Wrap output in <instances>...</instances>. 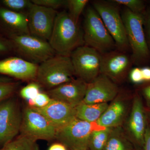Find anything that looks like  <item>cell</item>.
Masks as SVG:
<instances>
[{
  "mask_svg": "<svg viewBox=\"0 0 150 150\" xmlns=\"http://www.w3.org/2000/svg\"><path fill=\"white\" fill-rule=\"evenodd\" d=\"M93 8L97 12L118 51L125 52L129 47L125 25L117 6L108 2H93Z\"/></svg>",
  "mask_w": 150,
  "mask_h": 150,
  "instance_id": "5",
  "label": "cell"
},
{
  "mask_svg": "<svg viewBox=\"0 0 150 150\" xmlns=\"http://www.w3.org/2000/svg\"><path fill=\"white\" fill-rule=\"evenodd\" d=\"M48 150H68L67 148L62 143H56L50 146Z\"/></svg>",
  "mask_w": 150,
  "mask_h": 150,
  "instance_id": "35",
  "label": "cell"
},
{
  "mask_svg": "<svg viewBox=\"0 0 150 150\" xmlns=\"http://www.w3.org/2000/svg\"><path fill=\"white\" fill-rule=\"evenodd\" d=\"M148 33L149 37L150 38V15L148 21Z\"/></svg>",
  "mask_w": 150,
  "mask_h": 150,
  "instance_id": "37",
  "label": "cell"
},
{
  "mask_svg": "<svg viewBox=\"0 0 150 150\" xmlns=\"http://www.w3.org/2000/svg\"><path fill=\"white\" fill-rule=\"evenodd\" d=\"M40 86L37 83H31L23 87L20 91L21 96L28 101L33 100L40 93Z\"/></svg>",
  "mask_w": 150,
  "mask_h": 150,
  "instance_id": "28",
  "label": "cell"
},
{
  "mask_svg": "<svg viewBox=\"0 0 150 150\" xmlns=\"http://www.w3.org/2000/svg\"><path fill=\"white\" fill-rule=\"evenodd\" d=\"M88 83L78 78L48 90L47 94L51 99L64 103L72 107H76L83 101Z\"/></svg>",
  "mask_w": 150,
  "mask_h": 150,
  "instance_id": "15",
  "label": "cell"
},
{
  "mask_svg": "<svg viewBox=\"0 0 150 150\" xmlns=\"http://www.w3.org/2000/svg\"><path fill=\"white\" fill-rule=\"evenodd\" d=\"M38 65L21 58L13 57L0 61V74L22 81L35 80Z\"/></svg>",
  "mask_w": 150,
  "mask_h": 150,
  "instance_id": "17",
  "label": "cell"
},
{
  "mask_svg": "<svg viewBox=\"0 0 150 150\" xmlns=\"http://www.w3.org/2000/svg\"><path fill=\"white\" fill-rule=\"evenodd\" d=\"M142 93L145 98L147 105L150 107V84L146 86L143 88Z\"/></svg>",
  "mask_w": 150,
  "mask_h": 150,
  "instance_id": "33",
  "label": "cell"
},
{
  "mask_svg": "<svg viewBox=\"0 0 150 150\" xmlns=\"http://www.w3.org/2000/svg\"><path fill=\"white\" fill-rule=\"evenodd\" d=\"M1 3L8 9L27 14L33 4L29 0H3Z\"/></svg>",
  "mask_w": 150,
  "mask_h": 150,
  "instance_id": "25",
  "label": "cell"
},
{
  "mask_svg": "<svg viewBox=\"0 0 150 150\" xmlns=\"http://www.w3.org/2000/svg\"><path fill=\"white\" fill-rule=\"evenodd\" d=\"M11 39L21 58L36 64L56 55L48 41L30 34L11 35Z\"/></svg>",
  "mask_w": 150,
  "mask_h": 150,
  "instance_id": "6",
  "label": "cell"
},
{
  "mask_svg": "<svg viewBox=\"0 0 150 150\" xmlns=\"http://www.w3.org/2000/svg\"><path fill=\"white\" fill-rule=\"evenodd\" d=\"M149 43H150V40Z\"/></svg>",
  "mask_w": 150,
  "mask_h": 150,
  "instance_id": "40",
  "label": "cell"
},
{
  "mask_svg": "<svg viewBox=\"0 0 150 150\" xmlns=\"http://www.w3.org/2000/svg\"><path fill=\"white\" fill-rule=\"evenodd\" d=\"M84 45L102 54L112 51L115 44L101 18L92 7L86 11L83 24Z\"/></svg>",
  "mask_w": 150,
  "mask_h": 150,
  "instance_id": "3",
  "label": "cell"
},
{
  "mask_svg": "<svg viewBox=\"0 0 150 150\" xmlns=\"http://www.w3.org/2000/svg\"><path fill=\"white\" fill-rule=\"evenodd\" d=\"M146 115L142 99L139 96H135L126 130L129 139L132 144L143 149L145 132L148 124Z\"/></svg>",
  "mask_w": 150,
  "mask_h": 150,
  "instance_id": "14",
  "label": "cell"
},
{
  "mask_svg": "<svg viewBox=\"0 0 150 150\" xmlns=\"http://www.w3.org/2000/svg\"><path fill=\"white\" fill-rule=\"evenodd\" d=\"M48 43L56 55L70 56L73 51L84 45L83 32L68 12L58 13Z\"/></svg>",
  "mask_w": 150,
  "mask_h": 150,
  "instance_id": "1",
  "label": "cell"
},
{
  "mask_svg": "<svg viewBox=\"0 0 150 150\" xmlns=\"http://www.w3.org/2000/svg\"><path fill=\"white\" fill-rule=\"evenodd\" d=\"M89 150V149H82V150Z\"/></svg>",
  "mask_w": 150,
  "mask_h": 150,
  "instance_id": "38",
  "label": "cell"
},
{
  "mask_svg": "<svg viewBox=\"0 0 150 150\" xmlns=\"http://www.w3.org/2000/svg\"><path fill=\"white\" fill-rule=\"evenodd\" d=\"M58 130L44 116L30 107L22 113L20 132L33 139L51 140L56 139Z\"/></svg>",
  "mask_w": 150,
  "mask_h": 150,
  "instance_id": "8",
  "label": "cell"
},
{
  "mask_svg": "<svg viewBox=\"0 0 150 150\" xmlns=\"http://www.w3.org/2000/svg\"><path fill=\"white\" fill-rule=\"evenodd\" d=\"M22 113L15 100L0 102V147L13 140L20 132Z\"/></svg>",
  "mask_w": 150,
  "mask_h": 150,
  "instance_id": "9",
  "label": "cell"
},
{
  "mask_svg": "<svg viewBox=\"0 0 150 150\" xmlns=\"http://www.w3.org/2000/svg\"><path fill=\"white\" fill-rule=\"evenodd\" d=\"M0 18L13 30L12 35L30 34L27 14L0 8Z\"/></svg>",
  "mask_w": 150,
  "mask_h": 150,
  "instance_id": "19",
  "label": "cell"
},
{
  "mask_svg": "<svg viewBox=\"0 0 150 150\" xmlns=\"http://www.w3.org/2000/svg\"><path fill=\"white\" fill-rule=\"evenodd\" d=\"M131 141L120 127L112 128L103 150H133Z\"/></svg>",
  "mask_w": 150,
  "mask_h": 150,
  "instance_id": "21",
  "label": "cell"
},
{
  "mask_svg": "<svg viewBox=\"0 0 150 150\" xmlns=\"http://www.w3.org/2000/svg\"><path fill=\"white\" fill-rule=\"evenodd\" d=\"M129 77L131 81L134 83H141L144 82L141 68L136 67L131 69Z\"/></svg>",
  "mask_w": 150,
  "mask_h": 150,
  "instance_id": "31",
  "label": "cell"
},
{
  "mask_svg": "<svg viewBox=\"0 0 150 150\" xmlns=\"http://www.w3.org/2000/svg\"><path fill=\"white\" fill-rule=\"evenodd\" d=\"M112 128L94 129L92 131L88 142L89 150H103Z\"/></svg>",
  "mask_w": 150,
  "mask_h": 150,
  "instance_id": "22",
  "label": "cell"
},
{
  "mask_svg": "<svg viewBox=\"0 0 150 150\" xmlns=\"http://www.w3.org/2000/svg\"><path fill=\"white\" fill-rule=\"evenodd\" d=\"M75 75L87 83L100 74L101 54L95 49L83 45L80 46L70 56Z\"/></svg>",
  "mask_w": 150,
  "mask_h": 150,
  "instance_id": "7",
  "label": "cell"
},
{
  "mask_svg": "<svg viewBox=\"0 0 150 150\" xmlns=\"http://www.w3.org/2000/svg\"><path fill=\"white\" fill-rule=\"evenodd\" d=\"M118 92L116 83L106 76L100 74L88 83L83 103L88 104L108 103L115 99Z\"/></svg>",
  "mask_w": 150,
  "mask_h": 150,
  "instance_id": "13",
  "label": "cell"
},
{
  "mask_svg": "<svg viewBox=\"0 0 150 150\" xmlns=\"http://www.w3.org/2000/svg\"><path fill=\"white\" fill-rule=\"evenodd\" d=\"M75 75L70 56L56 55L38 65L35 81L50 90L72 80Z\"/></svg>",
  "mask_w": 150,
  "mask_h": 150,
  "instance_id": "2",
  "label": "cell"
},
{
  "mask_svg": "<svg viewBox=\"0 0 150 150\" xmlns=\"http://www.w3.org/2000/svg\"><path fill=\"white\" fill-rule=\"evenodd\" d=\"M141 70L144 81L150 82V67H143Z\"/></svg>",
  "mask_w": 150,
  "mask_h": 150,
  "instance_id": "34",
  "label": "cell"
},
{
  "mask_svg": "<svg viewBox=\"0 0 150 150\" xmlns=\"http://www.w3.org/2000/svg\"><path fill=\"white\" fill-rule=\"evenodd\" d=\"M18 83L7 79H0V102L7 99L16 91Z\"/></svg>",
  "mask_w": 150,
  "mask_h": 150,
  "instance_id": "26",
  "label": "cell"
},
{
  "mask_svg": "<svg viewBox=\"0 0 150 150\" xmlns=\"http://www.w3.org/2000/svg\"><path fill=\"white\" fill-rule=\"evenodd\" d=\"M127 109L126 100L118 95L97 121L96 124L103 128L120 127L126 118Z\"/></svg>",
  "mask_w": 150,
  "mask_h": 150,
  "instance_id": "18",
  "label": "cell"
},
{
  "mask_svg": "<svg viewBox=\"0 0 150 150\" xmlns=\"http://www.w3.org/2000/svg\"><path fill=\"white\" fill-rule=\"evenodd\" d=\"M33 4L48 8L56 9L67 4V1L64 0H32Z\"/></svg>",
  "mask_w": 150,
  "mask_h": 150,
  "instance_id": "30",
  "label": "cell"
},
{
  "mask_svg": "<svg viewBox=\"0 0 150 150\" xmlns=\"http://www.w3.org/2000/svg\"><path fill=\"white\" fill-rule=\"evenodd\" d=\"M114 2L125 6L134 13L140 14L145 8L144 3L141 0H114Z\"/></svg>",
  "mask_w": 150,
  "mask_h": 150,
  "instance_id": "27",
  "label": "cell"
},
{
  "mask_svg": "<svg viewBox=\"0 0 150 150\" xmlns=\"http://www.w3.org/2000/svg\"><path fill=\"white\" fill-rule=\"evenodd\" d=\"M132 63V59L125 52L118 50L109 51L101 54L100 74L116 84L126 77Z\"/></svg>",
  "mask_w": 150,
  "mask_h": 150,
  "instance_id": "12",
  "label": "cell"
},
{
  "mask_svg": "<svg viewBox=\"0 0 150 150\" xmlns=\"http://www.w3.org/2000/svg\"><path fill=\"white\" fill-rule=\"evenodd\" d=\"M88 0H68L67 1L69 15L75 23L78 24L82 13L88 3Z\"/></svg>",
  "mask_w": 150,
  "mask_h": 150,
  "instance_id": "24",
  "label": "cell"
},
{
  "mask_svg": "<svg viewBox=\"0 0 150 150\" xmlns=\"http://www.w3.org/2000/svg\"><path fill=\"white\" fill-rule=\"evenodd\" d=\"M51 98L47 94L40 93L33 100H28L30 107L41 108L46 106Z\"/></svg>",
  "mask_w": 150,
  "mask_h": 150,
  "instance_id": "29",
  "label": "cell"
},
{
  "mask_svg": "<svg viewBox=\"0 0 150 150\" xmlns=\"http://www.w3.org/2000/svg\"><path fill=\"white\" fill-rule=\"evenodd\" d=\"M143 149L144 150H150V126L148 124L145 132Z\"/></svg>",
  "mask_w": 150,
  "mask_h": 150,
  "instance_id": "32",
  "label": "cell"
},
{
  "mask_svg": "<svg viewBox=\"0 0 150 150\" xmlns=\"http://www.w3.org/2000/svg\"><path fill=\"white\" fill-rule=\"evenodd\" d=\"M93 123L75 118L57 131L56 139L71 150L88 149Z\"/></svg>",
  "mask_w": 150,
  "mask_h": 150,
  "instance_id": "10",
  "label": "cell"
},
{
  "mask_svg": "<svg viewBox=\"0 0 150 150\" xmlns=\"http://www.w3.org/2000/svg\"><path fill=\"white\" fill-rule=\"evenodd\" d=\"M31 108L44 115L58 131L76 118L75 108L56 100L51 99L46 106L41 108Z\"/></svg>",
  "mask_w": 150,
  "mask_h": 150,
  "instance_id": "16",
  "label": "cell"
},
{
  "mask_svg": "<svg viewBox=\"0 0 150 150\" xmlns=\"http://www.w3.org/2000/svg\"><path fill=\"white\" fill-rule=\"evenodd\" d=\"M8 46L3 41L0 40V52H6L8 50Z\"/></svg>",
  "mask_w": 150,
  "mask_h": 150,
  "instance_id": "36",
  "label": "cell"
},
{
  "mask_svg": "<svg viewBox=\"0 0 150 150\" xmlns=\"http://www.w3.org/2000/svg\"><path fill=\"white\" fill-rule=\"evenodd\" d=\"M123 19L129 45L132 51V61L142 63L150 56V51L143 28L142 15L134 13L126 8L122 13Z\"/></svg>",
  "mask_w": 150,
  "mask_h": 150,
  "instance_id": "4",
  "label": "cell"
},
{
  "mask_svg": "<svg viewBox=\"0 0 150 150\" xmlns=\"http://www.w3.org/2000/svg\"><path fill=\"white\" fill-rule=\"evenodd\" d=\"M149 117H150V112H149Z\"/></svg>",
  "mask_w": 150,
  "mask_h": 150,
  "instance_id": "39",
  "label": "cell"
},
{
  "mask_svg": "<svg viewBox=\"0 0 150 150\" xmlns=\"http://www.w3.org/2000/svg\"><path fill=\"white\" fill-rule=\"evenodd\" d=\"M108 105V103L88 104L82 102L75 107L76 117L89 123H96Z\"/></svg>",
  "mask_w": 150,
  "mask_h": 150,
  "instance_id": "20",
  "label": "cell"
},
{
  "mask_svg": "<svg viewBox=\"0 0 150 150\" xmlns=\"http://www.w3.org/2000/svg\"><path fill=\"white\" fill-rule=\"evenodd\" d=\"M1 150H39L36 141L21 135L4 146Z\"/></svg>",
  "mask_w": 150,
  "mask_h": 150,
  "instance_id": "23",
  "label": "cell"
},
{
  "mask_svg": "<svg viewBox=\"0 0 150 150\" xmlns=\"http://www.w3.org/2000/svg\"><path fill=\"white\" fill-rule=\"evenodd\" d=\"M58 13L53 9L33 4L28 13L30 34L48 41Z\"/></svg>",
  "mask_w": 150,
  "mask_h": 150,
  "instance_id": "11",
  "label": "cell"
}]
</instances>
